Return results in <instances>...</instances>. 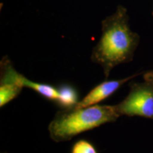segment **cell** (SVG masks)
Instances as JSON below:
<instances>
[{"mask_svg": "<svg viewBox=\"0 0 153 153\" xmlns=\"http://www.w3.org/2000/svg\"><path fill=\"white\" fill-rule=\"evenodd\" d=\"M119 117L114 105L62 108L49 124V135L55 143L68 141L103 124L116 122Z\"/></svg>", "mask_w": 153, "mask_h": 153, "instance_id": "obj_2", "label": "cell"}, {"mask_svg": "<svg viewBox=\"0 0 153 153\" xmlns=\"http://www.w3.org/2000/svg\"><path fill=\"white\" fill-rule=\"evenodd\" d=\"M140 74L141 73L133 74L122 79L110 80V81L101 82L94 87L91 91H89L87 94L81 101H79V102L74 107V108H85V107L97 105L114 94L124 83L133 79Z\"/></svg>", "mask_w": 153, "mask_h": 153, "instance_id": "obj_5", "label": "cell"}, {"mask_svg": "<svg viewBox=\"0 0 153 153\" xmlns=\"http://www.w3.org/2000/svg\"><path fill=\"white\" fill-rule=\"evenodd\" d=\"M127 9L119 5L116 12L101 22L102 35L93 48L91 60L100 65L108 78L115 67L133 60L140 36L130 28Z\"/></svg>", "mask_w": 153, "mask_h": 153, "instance_id": "obj_1", "label": "cell"}, {"mask_svg": "<svg viewBox=\"0 0 153 153\" xmlns=\"http://www.w3.org/2000/svg\"><path fill=\"white\" fill-rule=\"evenodd\" d=\"M2 153H6V152H2Z\"/></svg>", "mask_w": 153, "mask_h": 153, "instance_id": "obj_10", "label": "cell"}, {"mask_svg": "<svg viewBox=\"0 0 153 153\" xmlns=\"http://www.w3.org/2000/svg\"><path fill=\"white\" fill-rule=\"evenodd\" d=\"M143 82H131L127 97L114 105L119 116H140L153 119V71L143 73Z\"/></svg>", "mask_w": 153, "mask_h": 153, "instance_id": "obj_3", "label": "cell"}, {"mask_svg": "<svg viewBox=\"0 0 153 153\" xmlns=\"http://www.w3.org/2000/svg\"><path fill=\"white\" fill-rule=\"evenodd\" d=\"M70 153H98V151L90 141L82 139L74 143Z\"/></svg>", "mask_w": 153, "mask_h": 153, "instance_id": "obj_8", "label": "cell"}, {"mask_svg": "<svg viewBox=\"0 0 153 153\" xmlns=\"http://www.w3.org/2000/svg\"><path fill=\"white\" fill-rule=\"evenodd\" d=\"M59 97L56 104L62 108H69L74 107L79 102L78 92L76 89L70 85H60L58 88Z\"/></svg>", "mask_w": 153, "mask_h": 153, "instance_id": "obj_7", "label": "cell"}, {"mask_svg": "<svg viewBox=\"0 0 153 153\" xmlns=\"http://www.w3.org/2000/svg\"><path fill=\"white\" fill-rule=\"evenodd\" d=\"M152 16H153V12H152Z\"/></svg>", "mask_w": 153, "mask_h": 153, "instance_id": "obj_9", "label": "cell"}, {"mask_svg": "<svg viewBox=\"0 0 153 153\" xmlns=\"http://www.w3.org/2000/svg\"><path fill=\"white\" fill-rule=\"evenodd\" d=\"M24 75L17 72L8 56L0 62V107L16 99L24 87Z\"/></svg>", "mask_w": 153, "mask_h": 153, "instance_id": "obj_4", "label": "cell"}, {"mask_svg": "<svg viewBox=\"0 0 153 153\" xmlns=\"http://www.w3.org/2000/svg\"><path fill=\"white\" fill-rule=\"evenodd\" d=\"M23 84L24 87L29 88L32 90L35 91L36 93L40 94L44 99L49 101L56 102L59 97L58 89L53 86L45 83H38L27 79L24 76L23 78Z\"/></svg>", "mask_w": 153, "mask_h": 153, "instance_id": "obj_6", "label": "cell"}]
</instances>
